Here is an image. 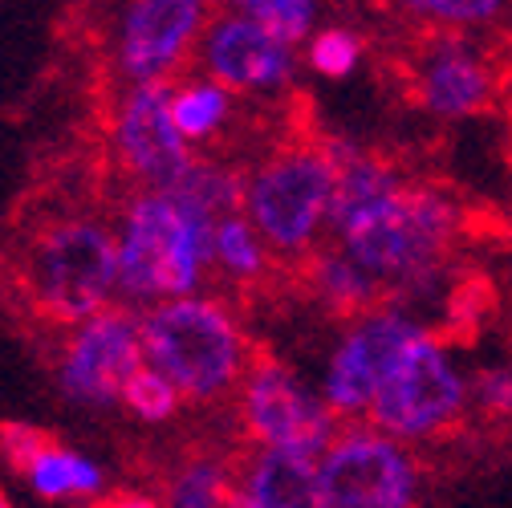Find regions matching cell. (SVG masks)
<instances>
[{"label": "cell", "instance_id": "obj_24", "mask_svg": "<svg viewBox=\"0 0 512 508\" xmlns=\"http://www.w3.org/2000/svg\"><path fill=\"white\" fill-rule=\"evenodd\" d=\"M407 13L419 21H435L439 29H472L496 21L504 5H496V0H411Z\"/></svg>", "mask_w": 512, "mask_h": 508}, {"label": "cell", "instance_id": "obj_22", "mask_svg": "<svg viewBox=\"0 0 512 508\" xmlns=\"http://www.w3.org/2000/svg\"><path fill=\"white\" fill-rule=\"evenodd\" d=\"M362 61V37L350 25H326L309 41V66L322 78H346Z\"/></svg>", "mask_w": 512, "mask_h": 508}, {"label": "cell", "instance_id": "obj_11", "mask_svg": "<svg viewBox=\"0 0 512 508\" xmlns=\"http://www.w3.org/2000/svg\"><path fill=\"white\" fill-rule=\"evenodd\" d=\"M423 334L419 322L395 305H382V309H370L366 317L342 334L330 366H326V403L334 415H366L374 395L382 391V383L391 378L395 362L407 354V346Z\"/></svg>", "mask_w": 512, "mask_h": 508}, {"label": "cell", "instance_id": "obj_15", "mask_svg": "<svg viewBox=\"0 0 512 508\" xmlns=\"http://www.w3.org/2000/svg\"><path fill=\"white\" fill-rule=\"evenodd\" d=\"M236 488L256 508H334L322 460L256 448L236 464Z\"/></svg>", "mask_w": 512, "mask_h": 508}, {"label": "cell", "instance_id": "obj_20", "mask_svg": "<svg viewBox=\"0 0 512 508\" xmlns=\"http://www.w3.org/2000/svg\"><path fill=\"white\" fill-rule=\"evenodd\" d=\"M228 114H232V94L224 86H216L212 78L208 82H183V86H175L171 118H175L179 135L187 143L212 139L220 126L228 122Z\"/></svg>", "mask_w": 512, "mask_h": 508}, {"label": "cell", "instance_id": "obj_21", "mask_svg": "<svg viewBox=\"0 0 512 508\" xmlns=\"http://www.w3.org/2000/svg\"><path fill=\"white\" fill-rule=\"evenodd\" d=\"M240 13L252 17L265 33H273L277 41H285L289 49L297 41H305L313 21H317L313 0H248V5H240Z\"/></svg>", "mask_w": 512, "mask_h": 508}, {"label": "cell", "instance_id": "obj_19", "mask_svg": "<svg viewBox=\"0 0 512 508\" xmlns=\"http://www.w3.org/2000/svg\"><path fill=\"white\" fill-rule=\"evenodd\" d=\"M45 500H70V496H94L102 492V468L90 464L86 456H78L66 443H53V448L29 468L25 476Z\"/></svg>", "mask_w": 512, "mask_h": 508}, {"label": "cell", "instance_id": "obj_2", "mask_svg": "<svg viewBox=\"0 0 512 508\" xmlns=\"http://www.w3.org/2000/svg\"><path fill=\"white\" fill-rule=\"evenodd\" d=\"M17 285L41 322L74 330L118 289V236L86 216L45 220L21 252Z\"/></svg>", "mask_w": 512, "mask_h": 508}, {"label": "cell", "instance_id": "obj_23", "mask_svg": "<svg viewBox=\"0 0 512 508\" xmlns=\"http://www.w3.org/2000/svg\"><path fill=\"white\" fill-rule=\"evenodd\" d=\"M179 391L167 383V378L155 370V366H143L131 383H126V391H122V403L131 407L139 419H147V423H163V419H171L175 415V407H179Z\"/></svg>", "mask_w": 512, "mask_h": 508}, {"label": "cell", "instance_id": "obj_5", "mask_svg": "<svg viewBox=\"0 0 512 508\" xmlns=\"http://www.w3.org/2000/svg\"><path fill=\"white\" fill-rule=\"evenodd\" d=\"M338 196L330 139H293L248 179V220L277 257H313Z\"/></svg>", "mask_w": 512, "mask_h": 508}, {"label": "cell", "instance_id": "obj_26", "mask_svg": "<svg viewBox=\"0 0 512 508\" xmlns=\"http://www.w3.org/2000/svg\"><path fill=\"white\" fill-rule=\"evenodd\" d=\"M472 403L484 411V415H496V419H512V366H484L476 370L472 378Z\"/></svg>", "mask_w": 512, "mask_h": 508}, {"label": "cell", "instance_id": "obj_4", "mask_svg": "<svg viewBox=\"0 0 512 508\" xmlns=\"http://www.w3.org/2000/svg\"><path fill=\"white\" fill-rule=\"evenodd\" d=\"M147 362L187 403H216L244 383L252 346L236 317L212 297H179L143 313Z\"/></svg>", "mask_w": 512, "mask_h": 508}, {"label": "cell", "instance_id": "obj_30", "mask_svg": "<svg viewBox=\"0 0 512 508\" xmlns=\"http://www.w3.org/2000/svg\"><path fill=\"white\" fill-rule=\"evenodd\" d=\"M508 366H512V354H508Z\"/></svg>", "mask_w": 512, "mask_h": 508}, {"label": "cell", "instance_id": "obj_6", "mask_svg": "<svg viewBox=\"0 0 512 508\" xmlns=\"http://www.w3.org/2000/svg\"><path fill=\"white\" fill-rule=\"evenodd\" d=\"M472 403V383L460 374L447 346L423 330L407 354L395 362L366 411V427L391 435L399 443H419L452 431Z\"/></svg>", "mask_w": 512, "mask_h": 508}, {"label": "cell", "instance_id": "obj_3", "mask_svg": "<svg viewBox=\"0 0 512 508\" xmlns=\"http://www.w3.org/2000/svg\"><path fill=\"white\" fill-rule=\"evenodd\" d=\"M216 220L167 192H139L122 212L118 293L126 301H179L212 273Z\"/></svg>", "mask_w": 512, "mask_h": 508}, {"label": "cell", "instance_id": "obj_25", "mask_svg": "<svg viewBox=\"0 0 512 508\" xmlns=\"http://www.w3.org/2000/svg\"><path fill=\"white\" fill-rule=\"evenodd\" d=\"M53 443H61V439L49 435L37 423H21V419L0 423V460H5L13 472H21V476H29V468L53 448Z\"/></svg>", "mask_w": 512, "mask_h": 508}, {"label": "cell", "instance_id": "obj_16", "mask_svg": "<svg viewBox=\"0 0 512 508\" xmlns=\"http://www.w3.org/2000/svg\"><path fill=\"white\" fill-rule=\"evenodd\" d=\"M305 285L322 297V305L330 313H342V317H366L370 309H382L387 305V297H382V289L350 261L342 257V252L330 244V248H317L313 257L305 261Z\"/></svg>", "mask_w": 512, "mask_h": 508}, {"label": "cell", "instance_id": "obj_7", "mask_svg": "<svg viewBox=\"0 0 512 508\" xmlns=\"http://www.w3.org/2000/svg\"><path fill=\"white\" fill-rule=\"evenodd\" d=\"M240 419L256 448L297 452L313 460H322L342 435L330 403L317 399L301 383V374L265 350L252 354V366L240 383Z\"/></svg>", "mask_w": 512, "mask_h": 508}, {"label": "cell", "instance_id": "obj_27", "mask_svg": "<svg viewBox=\"0 0 512 508\" xmlns=\"http://www.w3.org/2000/svg\"><path fill=\"white\" fill-rule=\"evenodd\" d=\"M90 508H167V504H159V500L147 496V492H110V496L94 500Z\"/></svg>", "mask_w": 512, "mask_h": 508}, {"label": "cell", "instance_id": "obj_9", "mask_svg": "<svg viewBox=\"0 0 512 508\" xmlns=\"http://www.w3.org/2000/svg\"><path fill=\"white\" fill-rule=\"evenodd\" d=\"M334 508H415L419 464L399 439L374 427H346L322 456Z\"/></svg>", "mask_w": 512, "mask_h": 508}, {"label": "cell", "instance_id": "obj_17", "mask_svg": "<svg viewBox=\"0 0 512 508\" xmlns=\"http://www.w3.org/2000/svg\"><path fill=\"white\" fill-rule=\"evenodd\" d=\"M236 460L212 456V452H187L175 460V468L159 480L167 508H232L240 488H236Z\"/></svg>", "mask_w": 512, "mask_h": 508}, {"label": "cell", "instance_id": "obj_13", "mask_svg": "<svg viewBox=\"0 0 512 508\" xmlns=\"http://www.w3.org/2000/svg\"><path fill=\"white\" fill-rule=\"evenodd\" d=\"M204 70L228 94H265L293 82V49L232 9L204 37Z\"/></svg>", "mask_w": 512, "mask_h": 508}, {"label": "cell", "instance_id": "obj_18", "mask_svg": "<svg viewBox=\"0 0 512 508\" xmlns=\"http://www.w3.org/2000/svg\"><path fill=\"white\" fill-rule=\"evenodd\" d=\"M212 273H220V281L232 289H265V281L273 273L269 244L261 240V232L252 228V220L244 212L216 224Z\"/></svg>", "mask_w": 512, "mask_h": 508}, {"label": "cell", "instance_id": "obj_28", "mask_svg": "<svg viewBox=\"0 0 512 508\" xmlns=\"http://www.w3.org/2000/svg\"><path fill=\"white\" fill-rule=\"evenodd\" d=\"M232 508H256V504H252L248 496H236V504H232Z\"/></svg>", "mask_w": 512, "mask_h": 508}, {"label": "cell", "instance_id": "obj_14", "mask_svg": "<svg viewBox=\"0 0 512 508\" xmlns=\"http://www.w3.org/2000/svg\"><path fill=\"white\" fill-rule=\"evenodd\" d=\"M411 82L419 106L435 118H472L496 94L488 61L460 33H435L415 57Z\"/></svg>", "mask_w": 512, "mask_h": 508}, {"label": "cell", "instance_id": "obj_29", "mask_svg": "<svg viewBox=\"0 0 512 508\" xmlns=\"http://www.w3.org/2000/svg\"><path fill=\"white\" fill-rule=\"evenodd\" d=\"M0 508H13V504H9V496H5V492H0Z\"/></svg>", "mask_w": 512, "mask_h": 508}, {"label": "cell", "instance_id": "obj_8", "mask_svg": "<svg viewBox=\"0 0 512 508\" xmlns=\"http://www.w3.org/2000/svg\"><path fill=\"white\" fill-rule=\"evenodd\" d=\"M147 366L143 317L126 305H106L90 322L74 326L57 362V383L82 407H106L122 399L126 383Z\"/></svg>", "mask_w": 512, "mask_h": 508}, {"label": "cell", "instance_id": "obj_12", "mask_svg": "<svg viewBox=\"0 0 512 508\" xmlns=\"http://www.w3.org/2000/svg\"><path fill=\"white\" fill-rule=\"evenodd\" d=\"M208 9L196 0H139L118 25V74L135 86L175 82L208 29Z\"/></svg>", "mask_w": 512, "mask_h": 508}, {"label": "cell", "instance_id": "obj_10", "mask_svg": "<svg viewBox=\"0 0 512 508\" xmlns=\"http://www.w3.org/2000/svg\"><path fill=\"white\" fill-rule=\"evenodd\" d=\"M171 98H175V82L131 86L110 118V139L126 175L147 183V192H167V196L196 167L187 139L179 135L171 118Z\"/></svg>", "mask_w": 512, "mask_h": 508}, {"label": "cell", "instance_id": "obj_1", "mask_svg": "<svg viewBox=\"0 0 512 508\" xmlns=\"http://www.w3.org/2000/svg\"><path fill=\"white\" fill-rule=\"evenodd\" d=\"M338 163V196L330 244L350 257L382 297L427 293L456 248L460 208L431 183H407L387 159L346 139H330Z\"/></svg>", "mask_w": 512, "mask_h": 508}]
</instances>
